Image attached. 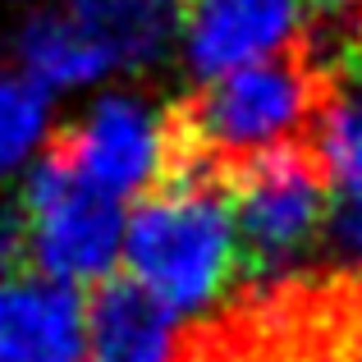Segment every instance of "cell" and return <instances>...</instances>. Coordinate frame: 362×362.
<instances>
[{
  "instance_id": "cell-1",
  "label": "cell",
  "mask_w": 362,
  "mask_h": 362,
  "mask_svg": "<svg viewBox=\"0 0 362 362\" xmlns=\"http://www.w3.org/2000/svg\"><path fill=\"white\" fill-rule=\"evenodd\" d=\"M239 230L234 211L206 179L179 175L133 206L124 221L129 284L142 289L170 317H197L216 308L239 271Z\"/></svg>"
},
{
  "instance_id": "cell-2",
  "label": "cell",
  "mask_w": 362,
  "mask_h": 362,
  "mask_svg": "<svg viewBox=\"0 0 362 362\" xmlns=\"http://www.w3.org/2000/svg\"><path fill=\"white\" fill-rule=\"evenodd\" d=\"M124 202L92 188L55 151L28 170L23 184V252L37 275L55 284H101L124 257Z\"/></svg>"
},
{
  "instance_id": "cell-3",
  "label": "cell",
  "mask_w": 362,
  "mask_h": 362,
  "mask_svg": "<svg viewBox=\"0 0 362 362\" xmlns=\"http://www.w3.org/2000/svg\"><path fill=\"white\" fill-rule=\"evenodd\" d=\"M321 110V83L303 60H262L211 78L188 110L193 138L221 160H257L280 151Z\"/></svg>"
},
{
  "instance_id": "cell-4",
  "label": "cell",
  "mask_w": 362,
  "mask_h": 362,
  "mask_svg": "<svg viewBox=\"0 0 362 362\" xmlns=\"http://www.w3.org/2000/svg\"><path fill=\"white\" fill-rule=\"evenodd\" d=\"M60 156L115 202L160 184L175 156V129L156 101L138 92H106L78 115Z\"/></svg>"
},
{
  "instance_id": "cell-5",
  "label": "cell",
  "mask_w": 362,
  "mask_h": 362,
  "mask_svg": "<svg viewBox=\"0 0 362 362\" xmlns=\"http://www.w3.org/2000/svg\"><path fill=\"white\" fill-rule=\"evenodd\" d=\"M326 179L303 151L280 147L257 160H243L230 202L239 247L257 266L293 262L326 225Z\"/></svg>"
},
{
  "instance_id": "cell-6",
  "label": "cell",
  "mask_w": 362,
  "mask_h": 362,
  "mask_svg": "<svg viewBox=\"0 0 362 362\" xmlns=\"http://www.w3.org/2000/svg\"><path fill=\"white\" fill-rule=\"evenodd\" d=\"M303 0H193L179 14V46L202 83L280 60L303 33Z\"/></svg>"
},
{
  "instance_id": "cell-7",
  "label": "cell",
  "mask_w": 362,
  "mask_h": 362,
  "mask_svg": "<svg viewBox=\"0 0 362 362\" xmlns=\"http://www.w3.org/2000/svg\"><path fill=\"white\" fill-rule=\"evenodd\" d=\"M88 303L46 275L0 280V362H83Z\"/></svg>"
},
{
  "instance_id": "cell-8",
  "label": "cell",
  "mask_w": 362,
  "mask_h": 362,
  "mask_svg": "<svg viewBox=\"0 0 362 362\" xmlns=\"http://www.w3.org/2000/svg\"><path fill=\"white\" fill-rule=\"evenodd\" d=\"M317 165L330 188V239L344 262L362 266V78L321 101Z\"/></svg>"
},
{
  "instance_id": "cell-9",
  "label": "cell",
  "mask_w": 362,
  "mask_h": 362,
  "mask_svg": "<svg viewBox=\"0 0 362 362\" xmlns=\"http://www.w3.org/2000/svg\"><path fill=\"white\" fill-rule=\"evenodd\" d=\"M179 349L175 317L133 284H106L88 308L83 362H179Z\"/></svg>"
},
{
  "instance_id": "cell-10",
  "label": "cell",
  "mask_w": 362,
  "mask_h": 362,
  "mask_svg": "<svg viewBox=\"0 0 362 362\" xmlns=\"http://www.w3.org/2000/svg\"><path fill=\"white\" fill-rule=\"evenodd\" d=\"M18 74L37 83L42 92H88L101 78L115 74L110 55L64 14L60 5L37 9L18 28Z\"/></svg>"
},
{
  "instance_id": "cell-11",
  "label": "cell",
  "mask_w": 362,
  "mask_h": 362,
  "mask_svg": "<svg viewBox=\"0 0 362 362\" xmlns=\"http://www.w3.org/2000/svg\"><path fill=\"white\" fill-rule=\"evenodd\" d=\"M119 69L160 60L179 33V0H55Z\"/></svg>"
},
{
  "instance_id": "cell-12",
  "label": "cell",
  "mask_w": 362,
  "mask_h": 362,
  "mask_svg": "<svg viewBox=\"0 0 362 362\" xmlns=\"http://www.w3.org/2000/svg\"><path fill=\"white\" fill-rule=\"evenodd\" d=\"M51 138V92L28 74H0V184L37 165Z\"/></svg>"
},
{
  "instance_id": "cell-13",
  "label": "cell",
  "mask_w": 362,
  "mask_h": 362,
  "mask_svg": "<svg viewBox=\"0 0 362 362\" xmlns=\"http://www.w3.org/2000/svg\"><path fill=\"white\" fill-rule=\"evenodd\" d=\"M179 362H257L247 339H230V344H193L179 349Z\"/></svg>"
},
{
  "instance_id": "cell-14",
  "label": "cell",
  "mask_w": 362,
  "mask_h": 362,
  "mask_svg": "<svg viewBox=\"0 0 362 362\" xmlns=\"http://www.w3.org/2000/svg\"><path fill=\"white\" fill-rule=\"evenodd\" d=\"M18 257H23V225H18V216L0 211V280L14 275Z\"/></svg>"
},
{
  "instance_id": "cell-15",
  "label": "cell",
  "mask_w": 362,
  "mask_h": 362,
  "mask_svg": "<svg viewBox=\"0 0 362 362\" xmlns=\"http://www.w3.org/2000/svg\"><path fill=\"white\" fill-rule=\"evenodd\" d=\"M339 362H362V308L339 326Z\"/></svg>"
},
{
  "instance_id": "cell-16",
  "label": "cell",
  "mask_w": 362,
  "mask_h": 362,
  "mask_svg": "<svg viewBox=\"0 0 362 362\" xmlns=\"http://www.w3.org/2000/svg\"><path fill=\"white\" fill-rule=\"evenodd\" d=\"M303 5L321 9V14H339V9H349V5H354V0H303Z\"/></svg>"
}]
</instances>
